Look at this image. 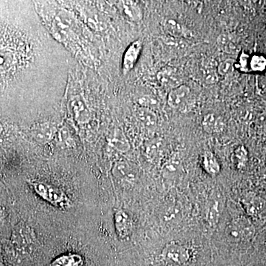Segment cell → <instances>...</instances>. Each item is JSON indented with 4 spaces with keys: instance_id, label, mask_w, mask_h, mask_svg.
Returning a JSON list of instances; mask_svg holds the SVG:
<instances>
[{
    "instance_id": "1",
    "label": "cell",
    "mask_w": 266,
    "mask_h": 266,
    "mask_svg": "<svg viewBox=\"0 0 266 266\" xmlns=\"http://www.w3.org/2000/svg\"><path fill=\"white\" fill-rule=\"evenodd\" d=\"M36 194L54 206L60 208H69L71 201L61 188L43 182H33L32 184Z\"/></svg>"
},
{
    "instance_id": "2",
    "label": "cell",
    "mask_w": 266,
    "mask_h": 266,
    "mask_svg": "<svg viewBox=\"0 0 266 266\" xmlns=\"http://www.w3.org/2000/svg\"><path fill=\"white\" fill-rule=\"evenodd\" d=\"M191 252L190 248L178 242L167 244L159 256V259L167 265L184 266L190 262Z\"/></svg>"
},
{
    "instance_id": "3",
    "label": "cell",
    "mask_w": 266,
    "mask_h": 266,
    "mask_svg": "<svg viewBox=\"0 0 266 266\" xmlns=\"http://www.w3.org/2000/svg\"><path fill=\"white\" fill-rule=\"evenodd\" d=\"M255 234V228L252 222L244 216H240L228 226L226 235L232 242L250 240Z\"/></svg>"
},
{
    "instance_id": "4",
    "label": "cell",
    "mask_w": 266,
    "mask_h": 266,
    "mask_svg": "<svg viewBox=\"0 0 266 266\" xmlns=\"http://www.w3.org/2000/svg\"><path fill=\"white\" fill-rule=\"evenodd\" d=\"M192 90L188 85L180 84L170 91L167 98V103L174 110H180L190 102Z\"/></svg>"
},
{
    "instance_id": "5",
    "label": "cell",
    "mask_w": 266,
    "mask_h": 266,
    "mask_svg": "<svg viewBox=\"0 0 266 266\" xmlns=\"http://www.w3.org/2000/svg\"><path fill=\"white\" fill-rule=\"evenodd\" d=\"M143 49V42L140 40L134 42L128 48L124 55L122 68L125 74H128L134 68Z\"/></svg>"
},
{
    "instance_id": "6",
    "label": "cell",
    "mask_w": 266,
    "mask_h": 266,
    "mask_svg": "<svg viewBox=\"0 0 266 266\" xmlns=\"http://www.w3.org/2000/svg\"><path fill=\"white\" fill-rule=\"evenodd\" d=\"M114 220L116 230L119 238L122 239L128 238L132 233L133 228L132 220L129 214L123 210H118Z\"/></svg>"
},
{
    "instance_id": "7",
    "label": "cell",
    "mask_w": 266,
    "mask_h": 266,
    "mask_svg": "<svg viewBox=\"0 0 266 266\" xmlns=\"http://www.w3.org/2000/svg\"><path fill=\"white\" fill-rule=\"evenodd\" d=\"M163 28L165 33L174 38H190L192 36L190 30L183 24L173 18L165 20Z\"/></svg>"
},
{
    "instance_id": "8",
    "label": "cell",
    "mask_w": 266,
    "mask_h": 266,
    "mask_svg": "<svg viewBox=\"0 0 266 266\" xmlns=\"http://www.w3.org/2000/svg\"><path fill=\"white\" fill-rule=\"evenodd\" d=\"M114 174L119 180L128 182H134L138 176L136 167L125 160L116 164L114 167Z\"/></svg>"
},
{
    "instance_id": "9",
    "label": "cell",
    "mask_w": 266,
    "mask_h": 266,
    "mask_svg": "<svg viewBox=\"0 0 266 266\" xmlns=\"http://www.w3.org/2000/svg\"><path fill=\"white\" fill-rule=\"evenodd\" d=\"M184 166L180 158L176 154L172 156L165 162L163 167L164 176L165 178L172 180L182 174Z\"/></svg>"
},
{
    "instance_id": "10",
    "label": "cell",
    "mask_w": 266,
    "mask_h": 266,
    "mask_svg": "<svg viewBox=\"0 0 266 266\" xmlns=\"http://www.w3.org/2000/svg\"><path fill=\"white\" fill-rule=\"evenodd\" d=\"M202 166L206 172L210 176H218L220 172V164L216 156L211 152H206L202 154Z\"/></svg>"
},
{
    "instance_id": "11",
    "label": "cell",
    "mask_w": 266,
    "mask_h": 266,
    "mask_svg": "<svg viewBox=\"0 0 266 266\" xmlns=\"http://www.w3.org/2000/svg\"><path fill=\"white\" fill-rule=\"evenodd\" d=\"M120 8L124 16L132 22H140L142 20V12L134 2H120Z\"/></svg>"
},
{
    "instance_id": "12",
    "label": "cell",
    "mask_w": 266,
    "mask_h": 266,
    "mask_svg": "<svg viewBox=\"0 0 266 266\" xmlns=\"http://www.w3.org/2000/svg\"><path fill=\"white\" fill-rule=\"evenodd\" d=\"M158 78L162 84L168 88H172V89L182 84L179 82L178 74L172 68H165L163 70L160 71L158 75Z\"/></svg>"
},
{
    "instance_id": "13",
    "label": "cell",
    "mask_w": 266,
    "mask_h": 266,
    "mask_svg": "<svg viewBox=\"0 0 266 266\" xmlns=\"http://www.w3.org/2000/svg\"><path fill=\"white\" fill-rule=\"evenodd\" d=\"M136 116L146 128H154L157 125V115L150 108L140 106L136 112Z\"/></svg>"
},
{
    "instance_id": "14",
    "label": "cell",
    "mask_w": 266,
    "mask_h": 266,
    "mask_svg": "<svg viewBox=\"0 0 266 266\" xmlns=\"http://www.w3.org/2000/svg\"><path fill=\"white\" fill-rule=\"evenodd\" d=\"M246 210L250 216H256L259 214L264 207V201L255 194H250L244 199Z\"/></svg>"
},
{
    "instance_id": "15",
    "label": "cell",
    "mask_w": 266,
    "mask_h": 266,
    "mask_svg": "<svg viewBox=\"0 0 266 266\" xmlns=\"http://www.w3.org/2000/svg\"><path fill=\"white\" fill-rule=\"evenodd\" d=\"M218 46L226 54H234L238 51L236 40L232 35L222 34L218 38Z\"/></svg>"
},
{
    "instance_id": "16",
    "label": "cell",
    "mask_w": 266,
    "mask_h": 266,
    "mask_svg": "<svg viewBox=\"0 0 266 266\" xmlns=\"http://www.w3.org/2000/svg\"><path fill=\"white\" fill-rule=\"evenodd\" d=\"M52 266H84L82 256L76 254H64L56 258L52 262Z\"/></svg>"
},
{
    "instance_id": "17",
    "label": "cell",
    "mask_w": 266,
    "mask_h": 266,
    "mask_svg": "<svg viewBox=\"0 0 266 266\" xmlns=\"http://www.w3.org/2000/svg\"><path fill=\"white\" fill-rule=\"evenodd\" d=\"M202 128L206 132L212 134L218 132L222 128L220 118L214 114H207L202 120Z\"/></svg>"
},
{
    "instance_id": "18",
    "label": "cell",
    "mask_w": 266,
    "mask_h": 266,
    "mask_svg": "<svg viewBox=\"0 0 266 266\" xmlns=\"http://www.w3.org/2000/svg\"><path fill=\"white\" fill-rule=\"evenodd\" d=\"M72 108L77 120L82 122H86V120H88L90 116L89 110L82 98L76 97L72 102Z\"/></svg>"
},
{
    "instance_id": "19",
    "label": "cell",
    "mask_w": 266,
    "mask_h": 266,
    "mask_svg": "<svg viewBox=\"0 0 266 266\" xmlns=\"http://www.w3.org/2000/svg\"><path fill=\"white\" fill-rule=\"evenodd\" d=\"M233 162L238 170H242L248 162V150L244 146H240L234 152Z\"/></svg>"
},
{
    "instance_id": "20",
    "label": "cell",
    "mask_w": 266,
    "mask_h": 266,
    "mask_svg": "<svg viewBox=\"0 0 266 266\" xmlns=\"http://www.w3.org/2000/svg\"><path fill=\"white\" fill-rule=\"evenodd\" d=\"M220 210V201L213 200L208 206L207 210V220L210 225L214 226L219 220Z\"/></svg>"
},
{
    "instance_id": "21",
    "label": "cell",
    "mask_w": 266,
    "mask_h": 266,
    "mask_svg": "<svg viewBox=\"0 0 266 266\" xmlns=\"http://www.w3.org/2000/svg\"><path fill=\"white\" fill-rule=\"evenodd\" d=\"M266 70V58L260 54H255L250 58V70L262 72Z\"/></svg>"
},
{
    "instance_id": "22",
    "label": "cell",
    "mask_w": 266,
    "mask_h": 266,
    "mask_svg": "<svg viewBox=\"0 0 266 266\" xmlns=\"http://www.w3.org/2000/svg\"><path fill=\"white\" fill-rule=\"evenodd\" d=\"M204 76L207 84H214L219 81V75L218 72V66L212 64V62H208L204 68Z\"/></svg>"
},
{
    "instance_id": "23",
    "label": "cell",
    "mask_w": 266,
    "mask_h": 266,
    "mask_svg": "<svg viewBox=\"0 0 266 266\" xmlns=\"http://www.w3.org/2000/svg\"><path fill=\"white\" fill-rule=\"evenodd\" d=\"M236 66V63L234 60L228 58V60H225L222 62L219 66H218V75L220 76H226L231 74L234 69Z\"/></svg>"
},
{
    "instance_id": "24",
    "label": "cell",
    "mask_w": 266,
    "mask_h": 266,
    "mask_svg": "<svg viewBox=\"0 0 266 266\" xmlns=\"http://www.w3.org/2000/svg\"><path fill=\"white\" fill-rule=\"evenodd\" d=\"M112 143L117 150H120V151L125 152L130 149L129 144L125 138L124 136H123L122 133H116Z\"/></svg>"
},
{
    "instance_id": "25",
    "label": "cell",
    "mask_w": 266,
    "mask_h": 266,
    "mask_svg": "<svg viewBox=\"0 0 266 266\" xmlns=\"http://www.w3.org/2000/svg\"><path fill=\"white\" fill-rule=\"evenodd\" d=\"M250 57L246 52H242L240 56L239 62L238 66L242 72H248L250 70Z\"/></svg>"
},
{
    "instance_id": "26",
    "label": "cell",
    "mask_w": 266,
    "mask_h": 266,
    "mask_svg": "<svg viewBox=\"0 0 266 266\" xmlns=\"http://www.w3.org/2000/svg\"><path fill=\"white\" fill-rule=\"evenodd\" d=\"M260 186L262 190H264L265 192H266V179H265V180H262V182H260Z\"/></svg>"
},
{
    "instance_id": "27",
    "label": "cell",
    "mask_w": 266,
    "mask_h": 266,
    "mask_svg": "<svg viewBox=\"0 0 266 266\" xmlns=\"http://www.w3.org/2000/svg\"><path fill=\"white\" fill-rule=\"evenodd\" d=\"M260 124L266 128V115H264V118L260 119Z\"/></svg>"
},
{
    "instance_id": "28",
    "label": "cell",
    "mask_w": 266,
    "mask_h": 266,
    "mask_svg": "<svg viewBox=\"0 0 266 266\" xmlns=\"http://www.w3.org/2000/svg\"><path fill=\"white\" fill-rule=\"evenodd\" d=\"M2 130V129L1 125H0V133H1Z\"/></svg>"
}]
</instances>
